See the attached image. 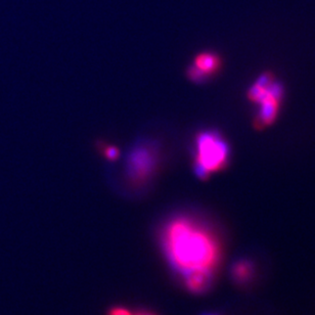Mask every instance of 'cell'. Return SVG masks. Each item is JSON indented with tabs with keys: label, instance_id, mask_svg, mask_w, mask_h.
Segmentation results:
<instances>
[{
	"label": "cell",
	"instance_id": "obj_1",
	"mask_svg": "<svg viewBox=\"0 0 315 315\" xmlns=\"http://www.w3.org/2000/svg\"><path fill=\"white\" fill-rule=\"evenodd\" d=\"M165 254L173 268L182 275L195 270L214 271L220 248L213 233L187 215L169 220L162 232Z\"/></svg>",
	"mask_w": 315,
	"mask_h": 315
},
{
	"label": "cell",
	"instance_id": "obj_2",
	"mask_svg": "<svg viewBox=\"0 0 315 315\" xmlns=\"http://www.w3.org/2000/svg\"><path fill=\"white\" fill-rule=\"evenodd\" d=\"M230 149L227 141L215 130L197 134L194 143V172L200 179H207L228 164Z\"/></svg>",
	"mask_w": 315,
	"mask_h": 315
},
{
	"label": "cell",
	"instance_id": "obj_3",
	"mask_svg": "<svg viewBox=\"0 0 315 315\" xmlns=\"http://www.w3.org/2000/svg\"><path fill=\"white\" fill-rule=\"evenodd\" d=\"M283 95L281 85L271 75L261 76L250 88L249 99L258 106L257 124L270 125L276 119Z\"/></svg>",
	"mask_w": 315,
	"mask_h": 315
},
{
	"label": "cell",
	"instance_id": "obj_4",
	"mask_svg": "<svg viewBox=\"0 0 315 315\" xmlns=\"http://www.w3.org/2000/svg\"><path fill=\"white\" fill-rule=\"evenodd\" d=\"M158 164L156 146L148 141L137 142L130 150L126 162V174L133 183L146 182L154 173Z\"/></svg>",
	"mask_w": 315,
	"mask_h": 315
},
{
	"label": "cell",
	"instance_id": "obj_5",
	"mask_svg": "<svg viewBox=\"0 0 315 315\" xmlns=\"http://www.w3.org/2000/svg\"><path fill=\"white\" fill-rule=\"evenodd\" d=\"M221 68L220 58L210 51L198 55L189 67L188 75L196 83H203L213 77Z\"/></svg>",
	"mask_w": 315,
	"mask_h": 315
},
{
	"label": "cell",
	"instance_id": "obj_6",
	"mask_svg": "<svg viewBox=\"0 0 315 315\" xmlns=\"http://www.w3.org/2000/svg\"><path fill=\"white\" fill-rule=\"evenodd\" d=\"M186 286L193 293L201 294L206 292L212 284L214 271L212 270H195L182 275Z\"/></svg>",
	"mask_w": 315,
	"mask_h": 315
},
{
	"label": "cell",
	"instance_id": "obj_7",
	"mask_svg": "<svg viewBox=\"0 0 315 315\" xmlns=\"http://www.w3.org/2000/svg\"><path fill=\"white\" fill-rule=\"evenodd\" d=\"M232 277L239 283L247 282L254 273V265L247 259H241L237 261L231 269Z\"/></svg>",
	"mask_w": 315,
	"mask_h": 315
},
{
	"label": "cell",
	"instance_id": "obj_8",
	"mask_svg": "<svg viewBox=\"0 0 315 315\" xmlns=\"http://www.w3.org/2000/svg\"><path fill=\"white\" fill-rule=\"evenodd\" d=\"M104 155L109 160H116L119 155V150L115 146H108L104 148Z\"/></svg>",
	"mask_w": 315,
	"mask_h": 315
},
{
	"label": "cell",
	"instance_id": "obj_9",
	"mask_svg": "<svg viewBox=\"0 0 315 315\" xmlns=\"http://www.w3.org/2000/svg\"><path fill=\"white\" fill-rule=\"evenodd\" d=\"M110 315H133V314H132L130 311H128V310H126V309H124V308L118 307V308L113 309V310L111 311Z\"/></svg>",
	"mask_w": 315,
	"mask_h": 315
},
{
	"label": "cell",
	"instance_id": "obj_10",
	"mask_svg": "<svg viewBox=\"0 0 315 315\" xmlns=\"http://www.w3.org/2000/svg\"><path fill=\"white\" fill-rule=\"evenodd\" d=\"M137 315H152V314H150V313H139Z\"/></svg>",
	"mask_w": 315,
	"mask_h": 315
},
{
	"label": "cell",
	"instance_id": "obj_11",
	"mask_svg": "<svg viewBox=\"0 0 315 315\" xmlns=\"http://www.w3.org/2000/svg\"><path fill=\"white\" fill-rule=\"evenodd\" d=\"M207 315H214V314H207Z\"/></svg>",
	"mask_w": 315,
	"mask_h": 315
}]
</instances>
